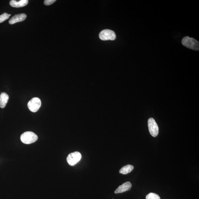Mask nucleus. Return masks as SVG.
<instances>
[{
    "mask_svg": "<svg viewBox=\"0 0 199 199\" xmlns=\"http://www.w3.org/2000/svg\"><path fill=\"white\" fill-rule=\"evenodd\" d=\"M9 96L6 93H1L0 95V107L4 108L8 102Z\"/></svg>",
    "mask_w": 199,
    "mask_h": 199,
    "instance_id": "10",
    "label": "nucleus"
},
{
    "mask_svg": "<svg viewBox=\"0 0 199 199\" xmlns=\"http://www.w3.org/2000/svg\"><path fill=\"white\" fill-rule=\"evenodd\" d=\"M82 158V155L80 152H75L69 154L67 158V161L70 165H75L80 161Z\"/></svg>",
    "mask_w": 199,
    "mask_h": 199,
    "instance_id": "6",
    "label": "nucleus"
},
{
    "mask_svg": "<svg viewBox=\"0 0 199 199\" xmlns=\"http://www.w3.org/2000/svg\"><path fill=\"white\" fill-rule=\"evenodd\" d=\"M146 199H160L158 195L154 193H150L146 196Z\"/></svg>",
    "mask_w": 199,
    "mask_h": 199,
    "instance_id": "12",
    "label": "nucleus"
},
{
    "mask_svg": "<svg viewBox=\"0 0 199 199\" xmlns=\"http://www.w3.org/2000/svg\"><path fill=\"white\" fill-rule=\"evenodd\" d=\"M11 16V15H10V14H8L6 13L0 15V23H2L3 22L9 19Z\"/></svg>",
    "mask_w": 199,
    "mask_h": 199,
    "instance_id": "13",
    "label": "nucleus"
},
{
    "mask_svg": "<svg viewBox=\"0 0 199 199\" xmlns=\"http://www.w3.org/2000/svg\"><path fill=\"white\" fill-rule=\"evenodd\" d=\"M133 168L134 167L133 165L128 164V165L124 166L120 170L119 172L121 174H127L133 171Z\"/></svg>",
    "mask_w": 199,
    "mask_h": 199,
    "instance_id": "11",
    "label": "nucleus"
},
{
    "mask_svg": "<svg viewBox=\"0 0 199 199\" xmlns=\"http://www.w3.org/2000/svg\"><path fill=\"white\" fill-rule=\"evenodd\" d=\"M148 128L151 135L153 137H157L159 133V127L155 119L150 118L148 121Z\"/></svg>",
    "mask_w": 199,
    "mask_h": 199,
    "instance_id": "5",
    "label": "nucleus"
},
{
    "mask_svg": "<svg viewBox=\"0 0 199 199\" xmlns=\"http://www.w3.org/2000/svg\"><path fill=\"white\" fill-rule=\"evenodd\" d=\"M27 17V16L24 13L17 14L12 17L9 20V23L11 24H15L17 22L24 21Z\"/></svg>",
    "mask_w": 199,
    "mask_h": 199,
    "instance_id": "7",
    "label": "nucleus"
},
{
    "mask_svg": "<svg viewBox=\"0 0 199 199\" xmlns=\"http://www.w3.org/2000/svg\"><path fill=\"white\" fill-rule=\"evenodd\" d=\"M132 186L130 182H125L121 185L119 186V187L115 190L114 193L115 194L121 193L128 191L131 189Z\"/></svg>",
    "mask_w": 199,
    "mask_h": 199,
    "instance_id": "8",
    "label": "nucleus"
},
{
    "mask_svg": "<svg viewBox=\"0 0 199 199\" xmlns=\"http://www.w3.org/2000/svg\"><path fill=\"white\" fill-rule=\"evenodd\" d=\"M28 3L27 0H20L19 1L12 0L10 2V5L14 7H25Z\"/></svg>",
    "mask_w": 199,
    "mask_h": 199,
    "instance_id": "9",
    "label": "nucleus"
},
{
    "mask_svg": "<svg viewBox=\"0 0 199 199\" xmlns=\"http://www.w3.org/2000/svg\"><path fill=\"white\" fill-rule=\"evenodd\" d=\"M56 0H45L44 2L45 5L49 6L55 2Z\"/></svg>",
    "mask_w": 199,
    "mask_h": 199,
    "instance_id": "14",
    "label": "nucleus"
},
{
    "mask_svg": "<svg viewBox=\"0 0 199 199\" xmlns=\"http://www.w3.org/2000/svg\"><path fill=\"white\" fill-rule=\"evenodd\" d=\"M99 36L100 39L103 41L114 40L116 37L115 32L109 29L102 30L100 33Z\"/></svg>",
    "mask_w": 199,
    "mask_h": 199,
    "instance_id": "3",
    "label": "nucleus"
},
{
    "mask_svg": "<svg viewBox=\"0 0 199 199\" xmlns=\"http://www.w3.org/2000/svg\"><path fill=\"white\" fill-rule=\"evenodd\" d=\"M38 136L35 133L31 131L24 132L21 135L20 139L24 144H30L35 143L37 141Z\"/></svg>",
    "mask_w": 199,
    "mask_h": 199,
    "instance_id": "2",
    "label": "nucleus"
},
{
    "mask_svg": "<svg viewBox=\"0 0 199 199\" xmlns=\"http://www.w3.org/2000/svg\"><path fill=\"white\" fill-rule=\"evenodd\" d=\"M182 45L190 49L195 51L199 50V42L193 38L185 36L182 40Z\"/></svg>",
    "mask_w": 199,
    "mask_h": 199,
    "instance_id": "1",
    "label": "nucleus"
},
{
    "mask_svg": "<svg viewBox=\"0 0 199 199\" xmlns=\"http://www.w3.org/2000/svg\"><path fill=\"white\" fill-rule=\"evenodd\" d=\"M41 101L38 97H34L28 102L27 106L30 110L32 112H36L41 106Z\"/></svg>",
    "mask_w": 199,
    "mask_h": 199,
    "instance_id": "4",
    "label": "nucleus"
}]
</instances>
